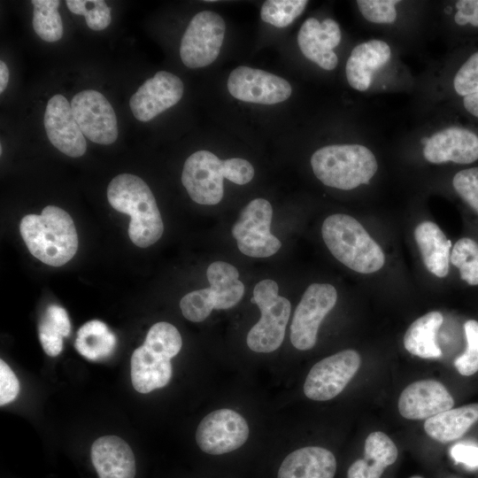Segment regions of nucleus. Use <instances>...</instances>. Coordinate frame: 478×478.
I'll return each instance as SVG.
<instances>
[{"mask_svg": "<svg viewBox=\"0 0 478 478\" xmlns=\"http://www.w3.org/2000/svg\"><path fill=\"white\" fill-rule=\"evenodd\" d=\"M19 231L30 253L51 266L65 265L78 249L74 223L58 206H46L41 215H26L20 221Z\"/></svg>", "mask_w": 478, "mask_h": 478, "instance_id": "obj_1", "label": "nucleus"}, {"mask_svg": "<svg viewBox=\"0 0 478 478\" xmlns=\"http://www.w3.org/2000/svg\"><path fill=\"white\" fill-rule=\"evenodd\" d=\"M107 198L116 211L128 214V235L131 241L146 248L162 236L164 224L156 199L149 186L131 173L115 176L107 188Z\"/></svg>", "mask_w": 478, "mask_h": 478, "instance_id": "obj_2", "label": "nucleus"}, {"mask_svg": "<svg viewBox=\"0 0 478 478\" xmlns=\"http://www.w3.org/2000/svg\"><path fill=\"white\" fill-rule=\"evenodd\" d=\"M254 176V168L246 159L233 158L220 159L208 150H198L185 161L181 182L190 198L199 204L214 205L224 195V178L238 184L250 182Z\"/></svg>", "mask_w": 478, "mask_h": 478, "instance_id": "obj_3", "label": "nucleus"}, {"mask_svg": "<svg viewBox=\"0 0 478 478\" xmlns=\"http://www.w3.org/2000/svg\"><path fill=\"white\" fill-rule=\"evenodd\" d=\"M321 234L332 255L351 270L372 274L383 266L382 248L353 217L342 213L328 216Z\"/></svg>", "mask_w": 478, "mask_h": 478, "instance_id": "obj_4", "label": "nucleus"}, {"mask_svg": "<svg viewBox=\"0 0 478 478\" xmlns=\"http://www.w3.org/2000/svg\"><path fill=\"white\" fill-rule=\"evenodd\" d=\"M311 166L323 184L343 190L367 184L378 168L374 153L360 144L322 147L312 154Z\"/></svg>", "mask_w": 478, "mask_h": 478, "instance_id": "obj_5", "label": "nucleus"}, {"mask_svg": "<svg viewBox=\"0 0 478 478\" xmlns=\"http://www.w3.org/2000/svg\"><path fill=\"white\" fill-rule=\"evenodd\" d=\"M210 287L185 295L180 307L183 316L192 322L204 320L215 310L235 306L244 294L237 269L224 261L212 263L206 271Z\"/></svg>", "mask_w": 478, "mask_h": 478, "instance_id": "obj_6", "label": "nucleus"}, {"mask_svg": "<svg viewBox=\"0 0 478 478\" xmlns=\"http://www.w3.org/2000/svg\"><path fill=\"white\" fill-rule=\"evenodd\" d=\"M278 291L276 281L269 279L260 281L254 287L251 302L258 306L261 316L249 331L246 343L255 352H272L283 342L291 305Z\"/></svg>", "mask_w": 478, "mask_h": 478, "instance_id": "obj_7", "label": "nucleus"}, {"mask_svg": "<svg viewBox=\"0 0 478 478\" xmlns=\"http://www.w3.org/2000/svg\"><path fill=\"white\" fill-rule=\"evenodd\" d=\"M272 218V205L263 198L251 201L242 210L231 230L242 253L267 258L278 251L281 243L270 232Z\"/></svg>", "mask_w": 478, "mask_h": 478, "instance_id": "obj_8", "label": "nucleus"}, {"mask_svg": "<svg viewBox=\"0 0 478 478\" xmlns=\"http://www.w3.org/2000/svg\"><path fill=\"white\" fill-rule=\"evenodd\" d=\"M225 22L212 11L197 13L189 23L181 42L180 56L189 68L204 67L219 56L225 36Z\"/></svg>", "mask_w": 478, "mask_h": 478, "instance_id": "obj_9", "label": "nucleus"}, {"mask_svg": "<svg viewBox=\"0 0 478 478\" xmlns=\"http://www.w3.org/2000/svg\"><path fill=\"white\" fill-rule=\"evenodd\" d=\"M337 300L334 286L312 283L297 305L290 325V341L300 351L312 349L317 342L320 325Z\"/></svg>", "mask_w": 478, "mask_h": 478, "instance_id": "obj_10", "label": "nucleus"}, {"mask_svg": "<svg viewBox=\"0 0 478 478\" xmlns=\"http://www.w3.org/2000/svg\"><path fill=\"white\" fill-rule=\"evenodd\" d=\"M359 354L344 350L317 362L308 373L305 395L315 401H327L339 395L360 366Z\"/></svg>", "mask_w": 478, "mask_h": 478, "instance_id": "obj_11", "label": "nucleus"}, {"mask_svg": "<svg viewBox=\"0 0 478 478\" xmlns=\"http://www.w3.org/2000/svg\"><path fill=\"white\" fill-rule=\"evenodd\" d=\"M245 419L231 409H219L207 414L196 431L199 448L211 455H221L237 450L249 437Z\"/></svg>", "mask_w": 478, "mask_h": 478, "instance_id": "obj_12", "label": "nucleus"}, {"mask_svg": "<svg viewBox=\"0 0 478 478\" xmlns=\"http://www.w3.org/2000/svg\"><path fill=\"white\" fill-rule=\"evenodd\" d=\"M71 107L81 133L91 142L108 145L118 137L115 112L100 92L85 89L73 96Z\"/></svg>", "mask_w": 478, "mask_h": 478, "instance_id": "obj_13", "label": "nucleus"}, {"mask_svg": "<svg viewBox=\"0 0 478 478\" xmlns=\"http://www.w3.org/2000/svg\"><path fill=\"white\" fill-rule=\"evenodd\" d=\"M227 89L235 98L254 104H274L287 100L292 92L285 79L249 66H238L228 76Z\"/></svg>", "mask_w": 478, "mask_h": 478, "instance_id": "obj_14", "label": "nucleus"}, {"mask_svg": "<svg viewBox=\"0 0 478 478\" xmlns=\"http://www.w3.org/2000/svg\"><path fill=\"white\" fill-rule=\"evenodd\" d=\"M182 95L181 80L173 73L159 71L131 96L129 106L136 120L146 122L175 105Z\"/></svg>", "mask_w": 478, "mask_h": 478, "instance_id": "obj_15", "label": "nucleus"}, {"mask_svg": "<svg viewBox=\"0 0 478 478\" xmlns=\"http://www.w3.org/2000/svg\"><path fill=\"white\" fill-rule=\"evenodd\" d=\"M43 122L50 142L60 152L72 158L84 155L85 136L74 119L71 103L64 96L58 94L50 98Z\"/></svg>", "mask_w": 478, "mask_h": 478, "instance_id": "obj_16", "label": "nucleus"}, {"mask_svg": "<svg viewBox=\"0 0 478 478\" xmlns=\"http://www.w3.org/2000/svg\"><path fill=\"white\" fill-rule=\"evenodd\" d=\"M454 400L447 389L436 380H420L400 394L398 411L408 420H424L451 409Z\"/></svg>", "mask_w": 478, "mask_h": 478, "instance_id": "obj_17", "label": "nucleus"}, {"mask_svg": "<svg viewBox=\"0 0 478 478\" xmlns=\"http://www.w3.org/2000/svg\"><path fill=\"white\" fill-rule=\"evenodd\" d=\"M341 37L339 25L334 19H326L320 22L315 18H309L299 29L297 43L306 58L330 71L338 63L333 49L340 43Z\"/></svg>", "mask_w": 478, "mask_h": 478, "instance_id": "obj_18", "label": "nucleus"}, {"mask_svg": "<svg viewBox=\"0 0 478 478\" xmlns=\"http://www.w3.org/2000/svg\"><path fill=\"white\" fill-rule=\"evenodd\" d=\"M423 156L433 164H472L478 159V135L459 127H447L429 137Z\"/></svg>", "mask_w": 478, "mask_h": 478, "instance_id": "obj_19", "label": "nucleus"}, {"mask_svg": "<svg viewBox=\"0 0 478 478\" xmlns=\"http://www.w3.org/2000/svg\"><path fill=\"white\" fill-rule=\"evenodd\" d=\"M90 457L99 478H135V455L119 436L97 438L91 446Z\"/></svg>", "mask_w": 478, "mask_h": 478, "instance_id": "obj_20", "label": "nucleus"}, {"mask_svg": "<svg viewBox=\"0 0 478 478\" xmlns=\"http://www.w3.org/2000/svg\"><path fill=\"white\" fill-rule=\"evenodd\" d=\"M390 56L389 44L381 40H370L357 45L345 66L350 86L358 91L368 89L374 73L386 65Z\"/></svg>", "mask_w": 478, "mask_h": 478, "instance_id": "obj_21", "label": "nucleus"}, {"mask_svg": "<svg viewBox=\"0 0 478 478\" xmlns=\"http://www.w3.org/2000/svg\"><path fill=\"white\" fill-rule=\"evenodd\" d=\"M336 459L322 447L306 446L290 452L281 462L277 478H334Z\"/></svg>", "mask_w": 478, "mask_h": 478, "instance_id": "obj_22", "label": "nucleus"}, {"mask_svg": "<svg viewBox=\"0 0 478 478\" xmlns=\"http://www.w3.org/2000/svg\"><path fill=\"white\" fill-rule=\"evenodd\" d=\"M130 365L132 385L143 394L165 387L173 374L171 359L153 353L144 345L134 351Z\"/></svg>", "mask_w": 478, "mask_h": 478, "instance_id": "obj_23", "label": "nucleus"}, {"mask_svg": "<svg viewBox=\"0 0 478 478\" xmlns=\"http://www.w3.org/2000/svg\"><path fill=\"white\" fill-rule=\"evenodd\" d=\"M364 459L353 462L347 478H381L387 466L397 458V448L384 433H371L365 441Z\"/></svg>", "mask_w": 478, "mask_h": 478, "instance_id": "obj_24", "label": "nucleus"}, {"mask_svg": "<svg viewBox=\"0 0 478 478\" xmlns=\"http://www.w3.org/2000/svg\"><path fill=\"white\" fill-rule=\"evenodd\" d=\"M414 237L427 269L437 277L447 276L452 247L451 240L436 223L428 220L416 227Z\"/></svg>", "mask_w": 478, "mask_h": 478, "instance_id": "obj_25", "label": "nucleus"}, {"mask_svg": "<svg viewBox=\"0 0 478 478\" xmlns=\"http://www.w3.org/2000/svg\"><path fill=\"white\" fill-rule=\"evenodd\" d=\"M477 421L478 404H470L427 419L424 429L434 440L448 443L460 438Z\"/></svg>", "mask_w": 478, "mask_h": 478, "instance_id": "obj_26", "label": "nucleus"}, {"mask_svg": "<svg viewBox=\"0 0 478 478\" xmlns=\"http://www.w3.org/2000/svg\"><path fill=\"white\" fill-rule=\"evenodd\" d=\"M443 317L432 311L414 320L404 335L405 348L412 355L422 358H436L442 355L436 340Z\"/></svg>", "mask_w": 478, "mask_h": 478, "instance_id": "obj_27", "label": "nucleus"}, {"mask_svg": "<svg viewBox=\"0 0 478 478\" xmlns=\"http://www.w3.org/2000/svg\"><path fill=\"white\" fill-rule=\"evenodd\" d=\"M117 337L107 325L98 320L83 324L77 332L74 348L84 358L97 361L107 358L114 351Z\"/></svg>", "mask_w": 478, "mask_h": 478, "instance_id": "obj_28", "label": "nucleus"}, {"mask_svg": "<svg viewBox=\"0 0 478 478\" xmlns=\"http://www.w3.org/2000/svg\"><path fill=\"white\" fill-rule=\"evenodd\" d=\"M71 333V322L66 311L58 305H50L38 325V335L45 353L58 356L63 350V337Z\"/></svg>", "mask_w": 478, "mask_h": 478, "instance_id": "obj_29", "label": "nucleus"}, {"mask_svg": "<svg viewBox=\"0 0 478 478\" xmlns=\"http://www.w3.org/2000/svg\"><path fill=\"white\" fill-rule=\"evenodd\" d=\"M32 25L36 35L45 42H53L63 35V23L58 11V0H33Z\"/></svg>", "mask_w": 478, "mask_h": 478, "instance_id": "obj_30", "label": "nucleus"}, {"mask_svg": "<svg viewBox=\"0 0 478 478\" xmlns=\"http://www.w3.org/2000/svg\"><path fill=\"white\" fill-rule=\"evenodd\" d=\"M143 345L153 353L171 359L181 351L182 340L173 325L158 322L148 331Z\"/></svg>", "mask_w": 478, "mask_h": 478, "instance_id": "obj_31", "label": "nucleus"}, {"mask_svg": "<svg viewBox=\"0 0 478 478\" xmlns=\"http://www.w3.org/2000/svg\"><path fill=\"white\" fill-rule=\"evenodd\" d=\"M450 262L459 269V277L471 286L478 285V243L469 237L459 239L452 246Z\"/></svg>", "mask_w": 478, "mask_h": 478, "instance_id": "obj_32", "label": "nucleus"}, {"mask_svg": "<svg viewBox=\"0 0 478 478\" xmlns=\"http://www.w3.org/2000/svg\"><path fill=\"white\" fill-rule=\"evenodd\" d=\"M307 4L306 0H267L261 7L260 17L276 27H285L303 13Z\"/></svg>", "mask_w": 478, "mask_h": 478, "instance_id": "obj_33", "label": "nucleus"}, {"mask_svg": "<svg viewBox=\"0 0 478 478\" xmlns=\"http://www.w3.org/2000/svg\"><path fill=\"white\" fill-rule=\"evenodd\" d=\"M69 11L85 17L87 26L95 31L106 28L111 23V8L103 0H67Z\"/></svg>", "mask_w": 478, "mask_h": 478, "instance_id": "obj_34", "label": "nucleus"}, {"mask_svg": "<svg viewBox=\"0 0 478 478\" xmlns=\"http://www.w3.org/2000/svg\"><path fill=\"white\" fill-rule=\"evenodd\" d=\"M466 349L454 361L458 372L464 376H470L478 371V321L468 320L464 324Z\"/></svg>", "mask_w": 478, "mask_h": 478, "instance_id": "obj_35", "label": "nucleus"}, {"mask_svg": "<svg viewBox=\"0 0 478 478\" xmlns=\"http://www.w3.org/2000/svg\"><path fill=\"white\" fill-rule=\"evenodd\" d=\"M452 185L458 195L478 214V166L458 172Z\"/></svg>", "mask_w": 478, "mask_h": 478, "instance_id": "obj_36", "label": "nucleus"}, {"mask_svg": "<svg viewBox=\"0 0 478 478\" xmlns=\"http://www.w3.org/2000/svg\"><path fill=\"white\" fill-rule=\"evenodd\" d=\"M396 0H358V7L363 17L372 23H393L397 19Z\"/></svg>", "mask_w": 478, "mask_h": 478, "instance_id": "obj_37", "label": "nucleus"}, {"mask_svg": "<svg viewBox=\"0 0 478 478\" xmlns=\"http://www.w3.org/2000/svg\"><path fill=\"white\" fill-rule=\"evenodd\" d=\"M453 87L459 96L478 93V51L472 54L459 67L453 79Z\"/></svg>", "mask_w": 478, "mask_h": 478, "instance_id": "obj_38", "label": "nucleus"}, {"mask_svg": "<svg viewBox=\"0 0 478 478\" xmlns=\"http://www.w3.org/2000/svg\"><path fill=\"white\" fill-rule=\"evenodd\" d=\"M19 392V381L11 367L0 360V405L12 402Z\"/></svg>", "mask_w": 478, "mask_h": 478, "instance_id": "obj_39", "label": "nucleus"}, {"mask_svg": "<svg viewBox=\"0 0 478 478\" xmlns=\"http://www.w3.org/2000/svg\"><path fill=\"white\" fill-rule=\"evenodd\" d=\"M455 5L457 12L454 21L459 26L471 24L478 27V0H459Z\"/></svg>", "mask_w": 478, "mask_h": 478, "instance_id": "obj_40", "label": "nucleus"}, {"mask_svg": "<svg viewBox=\"0 0 478 478\" xmlns=\"http://www.w3.org/2000/svg\"><path fill=\"white\" fill-rule=\"evenodd\" d=\"M451 458L458 463L472 468L478 467V446L457 443L451 449Z\"/></svg>", "mask_w": 478, "mask_h": 478, "instance_id": "obj_41", "label": "nucleus"}, {"mask_svg": "<svg viewBox=\"0 0 478 478\" xmlns=\"http://www.w3.org/2000/svg\"><path fill=\"white\" fill-rule=\"evenodd\" d=\"M463 104L466 112L478 118V93L464 96Z\"/></svg>", "mask_w": 478, "mask_h": 478, "instance_id": "obj_42", "label": "nucleus"}, {"mask_svg": "<svg viewBox=\"0 0 478 478\" xmlns=\"http://www.w3.org/2000/svg\"><path fill=\"white\" fill-rule=\"evenodd\" d=\"M9 69L6 64L0 61V93H3L7 87L9 81Z\"/></svg>", "mask_w": 478, "mask_h": 478, "instance_id": "obj_43", "label": "nucleus"}, {"mask_svg": "<svg viewBox=\"0 0 478 478\" xmlns=\"http://www.w3.org/2000/svg\"><path fill=\"white\" fill-rule=\"evenodd\" d=\"M411 478H422V477H420V476H412Z\"/></svg>", "mask_w": 478, "mask_h": 478, "instance_id": "obj_44", "label": "nucleus"}]
</instances>
